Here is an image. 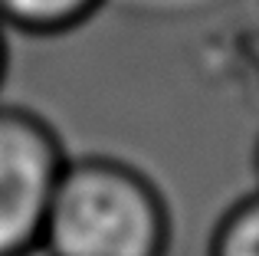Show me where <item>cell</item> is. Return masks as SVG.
<instances>
[{
    "label": "cell",
    "instance_id": "cell-1",
    "mask_svg": "<svg viewBox=\"0 0 259 256\" xmlns=\"http://www.w3.org/2000/svg\"><path fill=\"white\" fill-rule=\"evenodd\" d=\"M171 210L145 171L121 158H69L43 227L46 256H167Z\"/></svg>",
    "mask_w": 259,
    "mask_h": 256
},
{
    "label": "cell",
    "instance_id": "cell-2",
    "mask_svg": "<svg viewBox=\"0 0 259 256\" xmlns=\"http://www.w3.org/2000/svg\"><path fill=\"white\" fill-rule=\"evenodd\" d=\"M66 154L43 115L0 102V256H33L63 174Z\"/></svg>",
    "mask_w": 259,
    "mask_h": 256
},
{
    "label": "cell",
    "instance_id": "cell-3",
    "mask_svg": "<svg viewBox=\"0 0 259 256\" xmlns=\"http://www.w3.org/2000/svg\"><path fill=\"white\" fill-rule=\"evenodd\" d=\"M105 0H0V23L26 36H63L89 23Z\"/></svg>",
    "mask_w": 259,
    "mask_h": 256
},
{
    "label": "cell",
    "instance_id": "cell-4",
    "mask_svg": "<svg viewBox=\"0 0 259 256\" xmlns=\"http://www.w3.org/2000/svg\"><path fill=\"white\" fill-rule=\"evenodd\" d=\"M207 256H259V191L236 200L220 217Z\"/></svg>",
    "mask_w": 259,
    "mask_h": 256
},
{
    "label": "cell",
    "instance_id": "cell-5",
    "mask_svg": "<svg viewBox=\"0 0 259 256\" xmlns=\"http://www.w3.org/2000/svg\"><path fill=\"white\" fill-rule=\"evenodd\" d=\"M4 76H7V26L0 23V86H4Z\"/></svg>",
    "mask_w": 259,
    "mask_h": 256
},
{
    "label": "cell",
    "instance_id": "cell-6",
    "mask_svg": "<svg viewBox=\"0 0 259 256\" xmlns=\"http://www.w3.org/2000/svg\"><path fill=\"white\" fill-rule=\"evenodd\" d=\"M256 171H259V145H256Z\"/></svg>",
    "mask_w": 259,
    "mask_h": 256
}]
</instances>
